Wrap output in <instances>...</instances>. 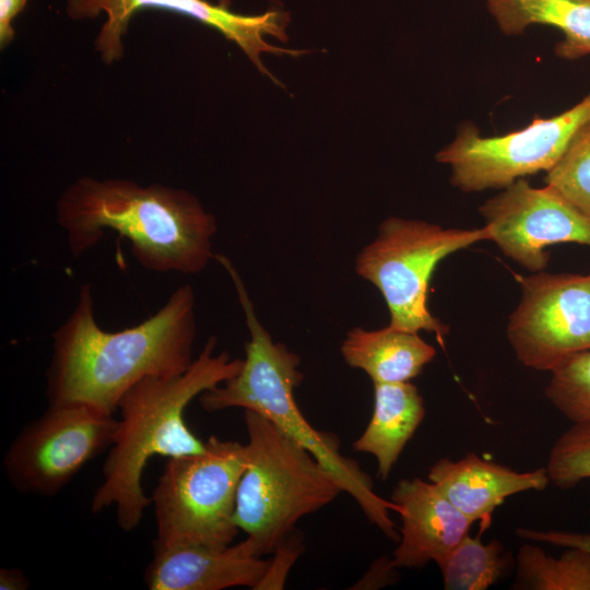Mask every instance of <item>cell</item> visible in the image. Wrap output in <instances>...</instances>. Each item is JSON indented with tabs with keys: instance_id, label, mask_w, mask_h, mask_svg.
Segmentation results:
<instances>
[{
	"instance_id": "cb8c5ba5",
	"label": "cell",
	"mask_w": 590,
	"mask_h": 590,
	"mask_svg": "<svg viewBox=\"0 0 590 590\" xmlns=\"http://www.w3.org/2000/svg\"><path fill=\"white\" fill-rule=\"evenodd\" d=\"M304 545L300 532L294 530L284 539L273 552L274 557L270 559L267 571L259 582L252 588L255 590H279L285 586L290 569L303 552Z\"/></svg>"
},
{
	"instance_id": "d4e9b609",
	"label": "cell",
	"mask_w": 590,
	"mask_h": 590,
	"mask_svg": "<svg viewBox=\"0 0 590 590\" xmlns=\"http://www.w3.org/2000/svg\"><path fill=\"white\" fill-rule=\"evenodd\" d=\"M516 534L531 542H542L560 547H579L590 552V532L517 528Z\"/></svg>"
},
{
	"instance_id": "7a4b0ae2",
	"label": "cell",
	"mask_w": 590,
	"mask_h": 590,
	"mask_svg": "<svg viewBox=\"0 0 590 590\" xmlns=\"http://www.w3.org/2000/svg\"><path fill=\"white\" fill-rule=\"evenodd\" d=\"M56 212L74 257L95 247L107 229L127 238L149 271L196 274L215 256V217L182 189L81 178L63 192Z\"/></svg>"
},
{
	"instance_id": "2e32d148",
	"label": "cell",
	"mask_w": 590,
	"mask_h": 590,
	"mask_svg": "<svg viewBox=\"0 0 590 590\" xmlns=\"http://www.w3.org/2000/svg\"><path fill=\"white\" fill-rule=\"evenodd\" d=\"M340 351L350 367L364 370L374 384L410 381L436 355L418 332L389 324L378 330L351 329Z\"/></svg>"
},
{
	"instance_id": "4fadbf2b",
	"label": "cell",
	"mask_w": 590,
	"mask_h": 590,
	"mask_svg": "<svg viewBox=\"0 0 590 590\" xmlns=\"http://www.w3.org/2000/svg\"><path fill=\"white\" fill-rule=\"evenodd\" d=\"M390 500L399 507L402 521L399 544L391 558L396 568L438 564L474 523L429 480H400Z\"/></svg>"
},
{
	"instance_id": "52a82bcc",
	"label": "cell",
	"mask_w": 590,
	"mask_h": 590,
	"mask_svg": "<svg viewBox=\"0 0 590 590\" xmlns=\"http://www.w3.org/2000/svg\"><path fill=\"white\" fill-rule=\"evenodd\" d=\"M489 231L444 228L421 220L391 216L375 239L355 258V272L381 293L390 315L389 326L434 333L445 345L449 327L428 308L429 282L447 256L477 241L489 240Z\"/></svg>"
},
{
	"instance_id": "9a60e30c",
	"label": "cell",
	"mask_w": 590,
	"mask_h": 590,
	"mask_svg": "<svg viewBox=\"0 0 590 590\" xmlns=\"http://www.w3.org/2000/svg\"><path fill=\"white\" fill-rule=\"evenodd\" d=\"M446 497L485 532L494 510L514 494L543 491L551 483L545 468L519 472L468 453L460 460L442 458L428 472Z\"/></svg>"
},
{
	"instance_id": "44dd1931",
	"label": "cell",
	"mask_w": 590,
	"mask_h": 590,
	"mask_svg": "<svg viewBox=\"0 0 590 590\" xmlns=\"http://www.w3.org/2000/svg\"><path fill=\"white\" fill-rule=\"evenodd\" d=\"M544 180L590 219V119L577 130Z\"/></svg>"
},
{
	"instance_id": "7402d4cb",
	"label": "cell",
	"mask_w": 590,
	"mask_h": 590,
	"mask_svg": "<svg viewBox=\"0 0 590 590\" xmlns=\"http://www.w3.org/2000/svg\"><path fill=\"white\" fill-rule=\"evenodd\" d=\"M551 374L548 401L573 424L590 425V350L567 357Z\"/></svg>"
},
{
	"instance_id": "4316f807",
	"label": "cell",
	"mask_w": 590,
	"mask_h": 590,
	"mask_svg": "<svg viewBox=\"0 0 590 590\" xmlns=\"http://www.w3.org/2000/svg\"><path fill=\"white\" fill-rule=\"evenodd\" d=\"M30 587V581L19 568L0 569L1 590H25Z\"/></svg>"
},
{
	"instance_id": "5b68a950",
	"label": "cell",
	"mask_w": 590,
	"mask_h": 590,
	"mask_svg": "<svg viewBox=\"0 0 590 590\" xmlns=\"http://www.w3.org/2000/svg\"><path fill=\"white\" fill-rule=\"evenodd\" d=\"M247 468L239 481L234 519L246 533V551L271 554L303 517L342 491L335 477L305 448L262 415L245 410Z\"/></svg>"
},
{
	"instance_id": "5bb4252c",
	"label": "cell",
	"mask_w": 590,
	"mask_h": 590,
	"mask_svg": "<svg viewBox=\"0 0 590 590\" xmlns=\"http://www.w3.org/2000/svg\"><path fill=\"white\" fill-rule=\"evenodd\" d=\"M270 559L249 554L243 542L224 547L153 545L144 573L151 590H222L259 582Z\"/></svg>"
},
{
	"instance_id": "30bf717a",
	"label": "cell",
	"mask_w": 590,
	"mask_h": 590,
	"mask_svg": "<svg viewBox=\"0 0 590 590\" xmlns=\"http://www.w3.org/2000/svg\"><path fill=\"white\" fill-rule=\"evenodd\" d=\"M521 299L509 317L507 338L526 367L552 371L590 350V273L519 276Z\"/></svg>"
},
{
	"instance_id": "8fae6325",
	"label": "cell",
	"mask_w": 590,
	"mask_h": 590,
	"mask_svg": "<svg viewBox=\"0 0 590 590\" xmlns=\"http://www.w3.org/2000/svg\"><path fill=\"white\" fill-rule=\"evenodd\" d=\"M479 211L505 256L532 272L543 271L545 248L576 243L590 247V219L552 188H536L523 178L486 200Z\"/></svg>"
},
{
	"instance_id": "3957f363",
	"label": "cell",
	"mask_w": 590,
	"mask_h": 590,
	"mask_svg": "<svg viewBox=\"0 0 590 590\" xmlns=\"http://www.w3.org/2000/svg\"><path fill=\"white\" fill-rule=\"evenodd\" d=\"M217 338L208 339L191 366L174 377L145 378L121 398L120 418L104 465L103 482L91 499L94 514L114 507L117 526L125 532L141 522L151 497L142 475L155 456L177 458L203 452L200 440L186 425L184 411L197 396L234 377L243 359L215 353Z\"/></svg>"
},
{
	"instance_id": "6da1fadb",
	"label": "cell",
	"mask_w": 590,
	"mask_h": 590,
	"mask_svg": "<svg viewBox=\"0 0 590 590\" xmlns=\"http://www.w3.org/2000/svg\"><path fill=\"white\" fill-rule=\"evenodd\" d=\"M196 337L190 284L177 287L150 318L117 332L97 324L92 286L83 284L72 312L52 334L48 401L84 403L114 414L139 381L185 373L194 361Z\"/></svg>"
},
{
	"instance_id": "e0dca14e",
	"label": "cell",
	"mask_w": 590,
	"mask_h": 590,
	"mask_svg": "<svg viewBox=\"0 0 590 590\" xmlns=\"http://www.w3.org/2000/svg\"><path fill=\"white\" fill-rule=\"evenodd\" d=\"M425 416L423 398L410 381L374 384V410L353 449L374 456L386 480Z\"/></svg>"
},
{
	"instance_id": "277c9868",
	"label": "cell",
	"mask_w": 590,
	"mask_h": 590,
	"mask_svg": "<svg viewBox=\"0 0 590 590\" xmlns=\"http://www.w3.org/2000/svg\"><path fill=\"white\" fill-rule=\"evenodd\" d=\"M217 262L234 283L244 310L249 339L245 343V359L240 370L232 378L200 394V404L206 412L228 408L253 411L268 418L282 433L311 453L339 482L361 507L362 511L389 539L399 541L396 522L390 512L399 507L379 496L370 477L356 461L340 451L339 438L314 428L302 414L294 389L304 375L298 369L300 358L286 345L274 342L256 316L253 304L243 279L233 262L220 253Z\"/></svg>"
},
{
	"instance_id": "ba28073f",
	"label": "cell",
	"mask_w": 590,
	"mask_h": 590,
	"mask_svg": "<svg viewBox=\"0 0 590 590\" xmlns=\"http://www.w3.org/2000/svg\"><path fill=\"white\" fill-rule=\"evenodd\" d=\"M589 119L590 92L560 114L538 117L505 134L484 137L475 125L464 123L435 158L449 166L450 182L461 191L504 189L526 176L548 172Z\"/></svg>"
},
{
	"instance_id": "ffe728a7",
	"label": "cell",
	"mask_w": 590,
	"mask_h": 590,
	"mask_svg": "<svg viewBox=\"0 0 590 590\" xmlns=\"http://www.w3.org/2000/svg\"><path fill=\"white\" fill-rule=\"evenodd\" d=\"M483 531L467 534L437 565L446 590H485L496 583L509 565L498 540L482 542Z\"/></svg>"
},
{
	"instance_id": "ac0fdd59",
	"label": "cell",
	"mask_w": 590,
	"mask_h": 590,
	"mask_svg": "<svg viewBox=\"0 0 590 590\" xmlns=\"http://www.w3.org/2000/svg\"><path fill=\"white\" fill-rule=\"evenodd\" d=\"M499 31L519 35L534 25L562 32L555 55L577 60L590 55V0H485Z\"/></svg>"
},
{
	"instance_id": "484cf974",
	"label": "cell",
	"mask_w": 590,
	"mask_h": 590,
	"mask_svg": "<svg viewBox=\"0 0 590 590\" xmlns=\"http://www.w3.org/2000/svg\"><path fill=\"white\" fill-rule=\"evenodd\" d=\"M27 0H0V43L4 47L14 37L13 19L24 9Z\"/></svg>"
},
{
	"instance_id": "d6986e66",
	"label": "cell",
	"mask_w": 590,
	"mask_h": 590,
	"mask_svg": "<svg viewBox=\"0 0 590 590\" xmlns=\"http://www.w3.org/2000/svg\"><path fill=\"white\" fill-rule=\"evenodd\" d=\"M559 557L524 543L516 558V579L511 589L590 590V552L565 547Z\"/></svg>"
},
{
	"instance_id": "9c48e42d",
	"label": "cell",
	"mask_w": 590,
	"mask_h": 590,
	"mask_svg": "<svg viewBox=\"0 0 590 590\" xmlns=\"http://www.w3.org/2000/svg\"><path fill=\"white\" fill-rule=\"evenodd\" d=\"M118 420L84 403H49L4 453L3 467L20 493L58 494L96 456L110 448Z\"/></svg>"
},
{
	"instance_id": "7c38bea8",
	"label": "cell",
	"mask_w": 590,
	"mask_h": 590,
	"mask_svg": "<svg viewBox=\"0 0 590 590\" xmlns=\"http://www.w3.org/2000/svg\"><path fill=\"white\" fill-rule=\"evenodd\" d=\"M143 8H158L191 16L199 22L214 27L227 39L236 43L258 67L274 82L260 59L262 52L287 54L297 57L304 50L284 49L264 40L266 35L286 40L287 13L268 11L260 15H243L231 11L225 3L213 4L206 0H69L68 13L75 19L96 16L105 12L107 20L96 39V47L106 62H111L122 55L121 36L128 27L131 16Z\"/></svg>"
},
{
	"instance_id": "603a6c76",
	"label": "cell",
	"mask_w": 590,
	"mask_h": 590,
	"mask_svg": "<svg viewBox=\"0 0 590 590\" xmlns=\"http://www.w3.org/2000/svg\"><path fill=\"white\" fill-rule=\"evenodd\" d=\"M550 482L568 489L590 479V425L573 424L553 444L546 463Z\"/></svg>"
},
{
	"instance_id": "8992f818",
	"label": "cell",
	"mask_w": 590,
	"mask_h": 590,
	"mask_svg": "<svg viewBox=\"0 0 590 590\" xmlns=\"http://www.w3.org/2000/svg\"><path fill=\"white\" fill-rule=\"evenodd\" d=\"M246 447L210 436L203 452L168 458L151 496L156 521L153 545L224 547L239 529L234 519Z\"/></svg>"
}]
</instances>
